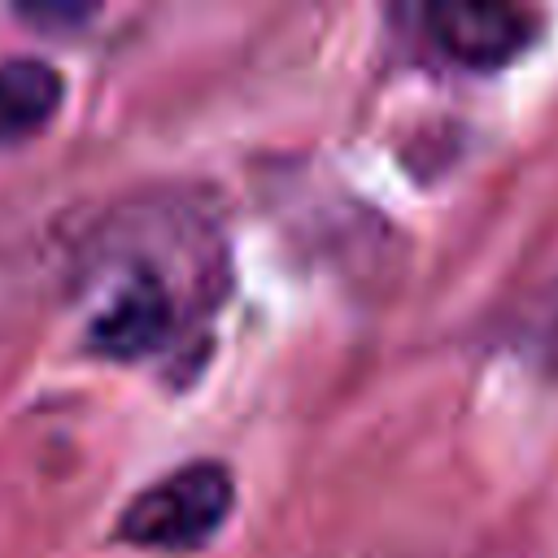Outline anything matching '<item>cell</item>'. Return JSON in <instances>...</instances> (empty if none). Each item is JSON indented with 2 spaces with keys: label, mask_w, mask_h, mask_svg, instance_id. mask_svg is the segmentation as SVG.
<instances>
[{
  "label": "cell",
  "mask_w": 558,
  "mask_h": 558,
  "mask_svg": "<svg viewBox=\"0 0 558 558\" xmlns=\"http://www.w3.org/2000/svg\"><path fill=\"white\" fill-rule=\"evenodd\" d=\"M235 506V484L222 462H187L126 501L118 536L140 549L187 554L218 536Z\"/></svg>",
  "instance_id": "6da1fadb"
},
{
  "label": "cell",
  "mask_w": 558,
  "mask_h": 558,
  "mask_svg": "<svg viewBox=\"0 0 558 558\" xmlns=\"http://www.w3.org/2000/svg\"><path fill=\"white\" fill-rule=\"evenodd\" d=\"M170 327H174V301H170L166 283L153 275H135L96 314L87 344L109 357H140V353L157 349L170 336Z\"/></svg>",
  "instance_id": "3957f363"
},
{
  "label": "cell",
  "mask_w": 558,
  "mask_h": 558,
  "mask_svg": "<svg viewBox=\"0 0 558 558\" xmlns=\"http://www.w3.org/2000/svg\"><path fill=\"white\" fill-rule=\"evenodd\" d=\"M423 22L432 48L462 70H497L536 39V17L514 4H432Z\"/></svg>",
  "instance_id": "7a4b0ae2"
},
{
  "label": "cell",
  "mask_w": 558,
  "mask_h": 558,
  "mask_svg": "<svg viewBox=\"0 0 558 558\" xmlns=\"http://www.w3.org/2000/svg\"><path fill=\"white\" fill-rule=\"evenodd\" d=\"M61 105V74L39 57L0 61V144L39 131Z\"/></svg>",
  "instance_id": "277c9868"
},
{
  "label": "cell",
  "mask_w": 558,
  "mask_h": 558,
  "mask_svg": "<svg viewBox=\"0 0 558 558\" xmlns=\"http://www.w3.org/2000/svg\"><path fill=\"white\" fill-rule=\"evenodd\" d=\"M536 344H541V353L549 362H558V288L545 301V314H541V327H536Z\"/></svg>",
  "instance_id": "5b68a950"
}]
</instances>
